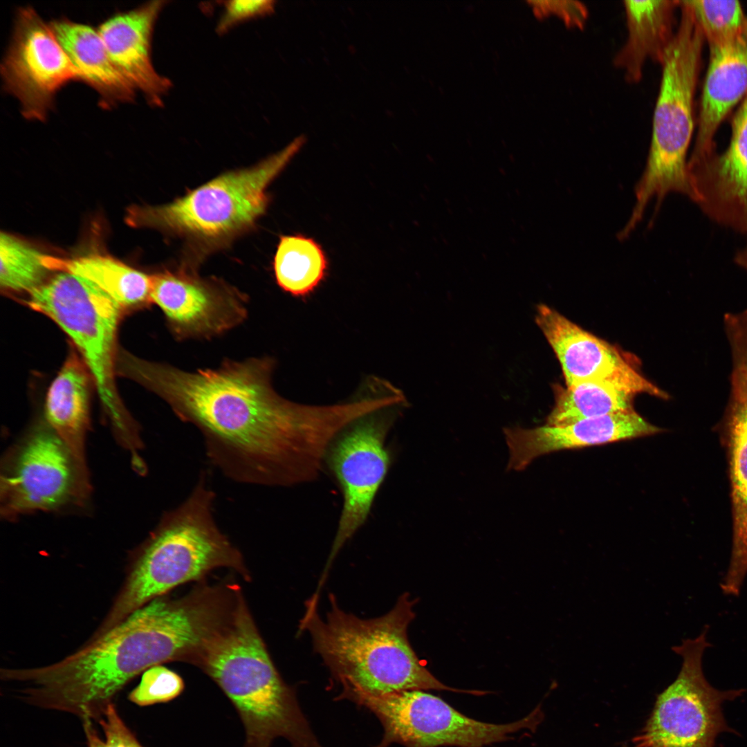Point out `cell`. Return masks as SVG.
I'll return each instance as SVG.
<instances>
[{
    "label": "cell",
    "mask_w": 747,
    "mask_h": 747,
    "mask_svg": "<svg viewBox=\"0 0 747 747\" xmlns=\"http://www.w3.org/2000/svg\"><path fill=\"white\" fill-rule=\"evenodd\" d=\"M275 367L273 358L262 357L187 371L125 351L117 370L194 425L208 460L227 478L290 487L319 476L329 443L361 409L352 400L327 405L290 401L274 389Z\"/></svg>",
    "instance_id": "1"
},
{
    "label": "cell",
    "mask_w": 747,
    "mask_h": 747,
    "mask_svg": "<svg viewBox=\"0 0 747 747\" xmlns=\"http://www.w3.org/2000/svg\"><path fill=\"white\" fill-rule=\"evenodd\" d=\"M208 636L207 617L194 599L165 595L58 662L1 669L0 675L24 686L21 697L33 706L98 720L141 672L170 661L192 663Z\"/></svg>",
    "instance_id": "2"
},
{
    "label": "cell",
    "mask_w": 747,
    "mask_h": 747,
    "mask_svg": "<svg viewBox=\"0 0 747 747\" xmlns=\"http://www.w3.org/2000/svg\"><path fill=\"white\" fill-rule=\"evenodd\" d=\"M326 618L318 613L319 599L305 602L298 633L309 634L320 655L342 691L381 695L403 690H445L481 695L480 690H461L437 679L422 664L408 639L415 618L416 600L403 593L387 614L365 619L342 610L329 594Z\"/></svg>",
    "instance_id": "3"
},
{
    "label": "cell",
    "mask_w": 747,
    "mask_h": 747,
    "mask_svg": "<svg viewBox=\"0 0 747 747\" xmlns=\"http://www.w3.org/2000/svg\"><path fill=\"white\" fill-rule=\"evenodd\" d=\"M215 493L201 475L189 496L165 512L139 549L122 591L100 629V636L134 611L185 583L227 568L246 581L250 574L239 549L214 519Z\"/></svg>",
    "instance_id": "4"
},
{
    "label": "cell",
    "mask_w": 747,
    "mask_h": 747,
    "mask_svg": "<svg viewBox=\"0 0 747 747\" xmlns=\"http://www.w3.org/2000/svg\"><path fill=\"white\" fill-rule=\"evenodd\" d=\"M196 666L237 710L245 730L241 747H271L278 737L293 747H322L293 688L277 670L244 598Z\"/></svg>",
    "instance_id": "5"
},
{
    "label": "cell",
    "mask_w": 747,
    "mask_h": 747,
    "mask_svg": "<svg viewBox=\"0 0 747 747\" xmlns=\"http://www.w3.org/2000/svg\"><path fill=\"white\" fill-rule=\"evenodd\" d=\"M680 12L675 36L661 64L647 163L636 185V203L627 223L631 229L653 198L656 213L669 193L695 200L687 154L694 129V95L705 39L689 8L683 6Z\"/></svg>",
    "instance_id": "6"
},
{
    "label": "cell",
    "mask_w": 747,
    "mask_h": 747,
    "mask_svg": "<svg viewBox=\"0 0 747 747\" xmlns=\"http://www.w3.org/2000/svg\"><path fill=\"white\" fill-rule=\"evenodd\" d=\"M25 303L54 321L79 350L118 442L141 443L139 428L124 407L115 384L116 335L122 309L90 281L62 271L28 295Z\"/></svg>",
    "instance_id": "7"
},
{
    "label": "cell",
    "mask_w": 747,
    "mask_h": 747,
    "mask_svg": "<svg viewBox=\"0 0 747 747\" xmlns=\"http://www.w3.org/2000/svg\"><path fill=\"white\" fill-rule=\"evenodd\" d=\"M298 136L259 164L223 174L165 205H133L126 221L204 240H221L252 225L268 205L266 190L304 142Z\"/></svg>",
    "instance_id": "8"
},
{
    "label": "cell",
    "mask_w": 747,
    "mask_h": 747,
    "mask_svg": "<svg viewBox=\"0 0 747 747\" xmlns=\"http://www.w3.org/2000/svg\"><path fill=\"white\" fill-rule=\"evenodd\" d=\"M349 699L369 710L380 721L383 737L376 747L399 744L405 747H483L513 739L522 730H535L542 713L535 708L508 723H486L468 717L437 696L424 690H403L381 695L342 691Z\"/></svg>",
    "instance_id": "9"
},
{
    "label": "cell",
    "mask_w": 747,
    "mask_h": 747,
    "mask_svg": "<svg viewBox=\"0 0 747 747\" xmlns=\"http://www.w3.org/2000/svg\"><path fill=\"white\" fill-rule=\"evenodd\" d=\"M91 486L79 459L46 422L33 427L10 450L1 465V514L5 519L38 510L79 506Z\"/></svg>",
    "instance_id": "10"
},
{
    "label": "cell",
    "mask_w": 747,
    "mask_h": 747,
    "mask_svg": "<svg viewBox=\"0 0 747 747\" xmlns=\"http://www.w3.org/2000/svg\"><path fill=\"white\" fill-rule=\"evenodd\" d=\"M406 403L387 405L354 420L333 439L324 456L342 495L338 528L320 582L345 544L366 522L391 463L387 437Z\"/></svg>",
    "instance_id": "11"
},
{
    "label": "cell",
    "mask_w": 747,
    "mask_h": 747,
    "mask_svg": "<svg viewBox=\"0 0 747 747\" xmlns=\"http://www.w3.org/2000/svg\"><path fill=\"white\" fill-rule=\"evenodd\" d=\"M708 627L695 638L672 649L683 658L676 679L657 697L652 712L636 738L640 747H714L721 732H735L723 717L721 705L745 692L719 690L706 680L702 658Z\"/></svg>",
    "instance_id": "12"
},
{
    "label": "cell",
    "mask_w": 747,
    "mask_h": 747,
    "mask_svg": "<svg viewBox=\"0 0 747 747\" xmlns=\"http://www.w3.org/2000/svg\"><path fill=\"white\" fill-rule=\"evenodd\" d=\"M1 75L5 91L19 101L22 116L42 122L53 108L57 93L80 81L49 23L30 6L17 12Z\"/></svg>",
    "instance_id": "13"
},
{
    "label": "cell",
    "mask_w": 747,
    "mask_h": 747,
    "mask_svg": "<svg viewBox=\"0 0 747 747\" xmlns=\"http://www.w3.org/2000/svg\"><path fill=\"white\" fill-rule=\"evenodd\" d=\"M151 304L163 311L177 340L210 338L243 322L247 300L240 293L184 273L151 275Z\"/></svg>",
    "instance_id": "14"
},
{
    "label": "cell",
    "mask_w": 747,
    "mask_h": 747,
    "mask_svg": "<svg viewBox=\"0 0 747 747\" xmlns=\"http://www.w3.org/2000/svg\"><path fill=\"white\" fill-rule=\"evenodd\" d=\"M695 201L714 221L747 234V95L731 124L727 148L688 166Z\"/></svg>",
    "instance_id": "15"
},
{
    "label": "cell",
    "mask_w": 747,
    "mask_h": 747,
    "mask_svg": "<svg viewBox=\"0 0 747 747\" xmlns=\"http://www.w3.org/2000/svg\"><path fill=\"white\" fill-rule=\"evenodd\" d=\"M663 431L635 410L557 425L545 424L531 429L505 427L504 434L509 451L507 470L522 471L536 458L556 451L631 440Z\"/></svg>",
    "instance_id": "16"
},
{
    "label": "cell",
    "mask_w": 747,
    "mask_h": 747,
    "mask_svg": "<svg viewBox=\"0 0 747 747\" xmlns=\"http://www.w3.org/2000/svg\"><path fill=\"white\" fill-rule=\"evenodd\" d=\"M535 317L557 358L566 386L598 380L653 385L638 369L631 354L590 333L555 309L539 305Z\"/></svg>",
    "instance_id": "17"
},
{
    "label": "cell",
    "mask_w": 747,
    "mask_h": 747,
    "mask_svg": "<svg viewBox=\"0 0 747 747\" xmlns=\"http://www.w3.org/2000/svg\"><path fill=\"white\" fill-rule=\"evenodd\" d=\"M165 1H153L128 11L118 12L97 28L107 52L118 70L147 103L160 107L172 88L151 59L154 26Z\"/></svg>",
    "instance_id": "18"
},
{
    "label": "cell",
    "mask_w": 747,
    "mask_h": 747,
    "mask_svg": "<svg viewBox=\"0 0 747 747\" xmlns=\"http://www.w3.org/2000/svg\"><path fill=\"white\" fill-rule=\"evenodd\" d=\"M747 95V25L734 40L710 48L701 95L697 130L688 165L710 156L716 132L730 111Z\"/></svg>",
    "instance_id": "19"
},
{
    "label": "cell",
    "mask_w": 747,
    "mask_h": 747,
    "mask_svg": "<svg viewBox=\"0 0 747 747\" xmlns=\"http://www.w3.org/2000/svg\"><path fill=\"white\" fill-rule=\"evenodd\" d=\"M717 427L727 456L732 517L731 555L720 587L737 596L747 575V398L730 396Z\"/></svg>",
    "instance_id": "20"
},
{
    "label": "cell",
    "mask_w": 747,
    "mask_h": 747,
    "mask_svg": "<svg viewBox=\"0 0 747 747\" xmlns=\"http://www.w3.org/2000/svg\"><path fill=\"white\" fill-rule=\"evenodd\" d=\"M627 37L614 56V66L629 84L640 82L645 64H661L675 36L680 1H622Z\"/></svg>",
    "instance_id": "21"
},
{
    "label": "cell",
    "mask_w": 747,
    "mask_h": 747,
    "mask_svg": "<svg viewBox=\"0 0 747 747\" xmlns=\"http://www.w3.org/2000/svg\"><path fill=\"white\" fill-rule=\"evenodd\" d=\"M49 25L80 81L98 93L101 107L110 109L135 100L137 91L111 60L97 29L66 18L55 19Z\"/></svg>",
    "instance_id": "22"
},
{
    "label": "cell",
    "mask_w": 747,
    "mask_h": 747,
    "mask_svg": "<svg viewBox=\"0 0 747 747\" xmlns=\"http://www.w3.org/2000/svg\"><path fill=\"white\" fill-rule=\"evenodd\" d=\"M91 377L84 360L73 351L51 383L45 405L47 424L84 461Z\"/></svg>",
    "instance_id": "23"
},
{
    "label": "cell",
    "mask_w": 747,
    "mask_h": 747,
    "mask_svg": "<svg viewBox=\"0 0 747 747\" xmlns=\"http://www.w3.org/2000/svg\"><path fill=\"white\" fill-rule=\"evenodd\" d=\"M658 397L660 390L634 383L598 380L571 386L554 387L555 405L546 424L557 425L573 421L634 410L635 396Z\"/></svg>",
    "instance_id": "24"
},
{
    "label": "cell",
    "mask_w": 747,
    "mask_h": 747,
    "mask_svg": "<svg viewBox=\"0 0 747 747\" xmlns=\"http://www.w3.org/2000/svg\"><path fill=\"white\" fill-rule=\"evenodd\" d=\"M48 266L51 270L68 272L90 281L122 310L151 304V275L113 257L93 255L64 260L50 256Z\"/></svg>",
    "instance_id": "25"
},
{
    "label": "cell",
    "mask_w": 747,
    "mask_h": 747,
    "mask_svg": "<svg viewBox=\"0 0 747 747\" xmlns=\"http://www.w3.org/2000/svg\"><path fill=\"white\" fill-rule=\"evenodd\" d=\"M276 282L296 297L311 293L326 275L327 261L321 246L299 234L282 236L273 261Z\"/></svg>",
    "instance_id": "26"
},
{
    "label": "cell",
    "mask_w": 747,
    "mask_h": 747,
    "mask_svg": "<svg viewBox=\"0 0 747 747\" xmlns=\"http://www.w3.org/2000/svg\"><path fill=\"white\" fill-rule=\"evenodd\" d=\"M48 255L8 233L0 235V284L12 293L28 295L42 286L51 270Z\"/></svg>",
    "instance_id": "27"
},
{
    "label": "cell",
    "mask_w": 747,
    "mask_h": 747,
    "mask_svg": "<svg viewBox=\"0 0 747 747\" xmlns=\"http://www.w3.org/2000/svg\"><path fill=\"white\" fill-rule=\"evenodd\" d=\"M685 1L709 48L732 42L747 25V14L738 1Z\"/></svg>",
    "instance_id": "28"
},
{
    "label": "cell",
    "mask_w": 747,
    "mask_h": 747,
    "mask_svg": "<svg viewBox=\"0 0 747 747\" xmlns=\"http://www.w3.org/2000/svg\"><path fill=\"white\" fill-rule=\"evenodd\" d=\"M183 678L169 668L158 665L145 670L140 683L129 694V699L140 706L167 703L184 690Z\"/></svg>",
    "instance_id": "29"
},
{
    "label": "cell",
    "mask_w": 747,
    "mask_h": 747,
    "mask_svg": "<svg viewBox=\"0 0 747 747\" xmlns=\"http://www.w3.org/2000/svg\"><path fill=\"white\" fill-rule=\"evenodd\" d=\"M725 330L732 356L730 396L747 398V309L724 316Z\"/></svg>",
    "instance_id": "30"
},
{
    "label": "cell",
    "mask_w": 747,
    "mask_h": 747,
    "mask_svg": "<svg viewBox=\"0 0 747 747\" xmlns=\"http://www.w3.org/2000/svg\"><path fill=\"white\" fill-rule=\"evenodd\" d=\"M103 737H100L91 720L83 721L86 747H143L120 716L113 703H110L98 719Z\"/></svg>",
    "instance_id": "31"
},
{
    "label": "cell",
    "mask_w": 747,
    "mask_h": 747,
    "mask_svg": "<svg viewBox=\"0 0 747 747\" xmlns=\"http://www.w3.org/2000/svg\"><path fill=\"white\" fill-rule=\"evenodd\" d=\"M275 1L272 0H231L225 1L223 12L216 26V32L223 35L237 24L271 14Z\"/></svg>",
    "instance_id": "32"
},
{
    "label": "cell",
    "mask_w": 747,
    "mask_h": 747,
    "mask_svg": "<svg viewBox=\"0 0 747 747\" xmlns=\"http://www.w3.org/2000/svg\"><path fill=\"white\" fill-rule=\"evenodd\" d=\"M531 3L540 15H555L570 29H584L589 19V9L580 1H535Z\"/></svg>",
    "instance_id": "33"
},
{
    "label": "cell",
    "mask_w": 747,
    "mask_h": 747,
    "mask_svg": "<svg viewBox=\"0 0 747 747\" xmlns=\"http://www.w3.org/2000/svg\"><path fill=\"white\" fill-rule=\"evenodd\" d=\"M735 261L739 266L747 270V242L742 249L737 252Z\"/></svg>",
    "instance_id": "34"
}]
</instances>
